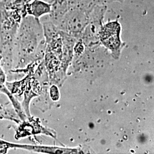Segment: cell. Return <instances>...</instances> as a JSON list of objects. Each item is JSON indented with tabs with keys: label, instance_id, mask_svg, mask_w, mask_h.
<instances>
[{
	"label": "cell",
	"instance_id": "cell-1",
	"mask_svg": "<svg viewBox=\"0 0 154 154\" xmlns=\"http://www.w3.org/2000/svg\"><path fill=\"white\" fill-rule=\"evenodd\" d=\"M42 23L46 48L43 62L50 84L61 86L74 55L77 39L62 32L49 18Z\"/></svg>",
	"mask_w": 154,
	"mask_h": 154
},
{
	"label": "cell",
	"instance_id": "cell-2",
	"mask_svg": "<svg viewBox=\"0 0 154 154\" xmlns=\"http://www.w3.org/2000/svg\"><path fill=\"white\" fill-rule=\"evenodd\" d=\"M46 48L44 30L40 20L27 16L22 18L16 40L14 71L25 68L30 63L43 60Z\"/></svg>",
	"mask_w": 154,
	"mask_h": 154
},
{
	"label": "cell",
	"instance_id": "cell-3",
	"mask_svg": "<svg viewBox=\"0 0 154 154\" xmlns=\"http://www.w3.org/2000/svg\"><path fill=\"white\" fill-rule=\"evenodd\" d=\"M23 15L0 0V54L1 66L8 76L16 63V40Z\"/></svg>",
	"mask_w": 154,
	"mask_h": 154
},
{
	"label": "cell",
	"instance_id": "cell-4",
	"mask_svg": "<svg viewBox=\"0 0 154 154\" xmlns=\"http://www.w3.org/2000/svg\"><path fill=\"white\" fill-rule=\"evenodd\" d=\"M121 24L116 20L103 23L98 33L100 44L102 45L115 58L120 57L125 43L121 39Z\"/></svg>",
	"mask_w": 154,
	"mask_h": 154
},
{
	"label": "cell",
	"instance_id": "cell-5",
	"mask_svg": "<svg viewBox=\"0 0 154 154\" xmlns=\"http://www.w3.org/2000/svg\"><path fill=\"white\" fill-rule=\"evenodd\" d=\"M88 22V13L82 9L74 8L66 11L54 24L60 30L79 39Z\"/></svg>",
	"mask_w": 154,
	"mask_h": 154
},
{
	"label": "cell",
	"instance_id": "cell-6",
	"mask_svg": "<svg viewBox=\"0 0 154 154\" xmlns=\"http://www.w3.org/2000/svg\"><path fill=\"white\" fill-rule=\"evenodd\" d=\"M9 146L10 149H21L39 154H81L90 153L88 151L79 147L72 148L56 146L18 144L12 142L9 143Z\"/></svg>",
	"mask_w": 154,
	"mask_h": 154
},
{
	"label": "cell",
	"instance_id": "cell-7",
	"mask_svg": "<svg viewBox=\"0 0 154 154\" xmlns=\"http://www.w3.org/2000/svg\"><path fill=\"white\" fill-rule=\"evenodd\" d=\"M35 134H44L53 138L56 137V134L53 130L44 126L39 119L32 116L18 123L15 134L17 140Z\"/></svg>",
	"mask_w": 154,
	"mask_h": 154
},
{
	"label": "cell",
	"instance_id": "cell-8",
	"mask_svg": "<svg viewBox=\"0 0 154 154\" xmlns=\"http://www.w3.org/2000/svg\"><path fill=\"white\" fill-rule=\"evenodd\" d=\"M51 9L50 3L42 0H32L26 4L24 7L25 17L30 16L40 20L42 17L49 15Z\"/></svg>",
	"mask_w": 154,
	"mask_h": 154
},
{
	"label": "cell",
	"instance_id": "cell-9",
	"mask_svg": "<svg viewBox=\"0 0 154 154\" xmlns=\"http://www.w3.org/2000/svg\"><path fill=\"white\" fill-rule=\"evenodd\" d=\"M0 119L11 121L17 124L21 122L11 103L5 105H0Z\"/></svg>",
	"mask_w": 154,
	"mask_h": 154
},
{
	"label": "cell",
	"instance_id": "cell-10",
	"mask_svg": "<svg viewBox=\"0 0 154 154\" xmlns=\"http://www.w3.org/2000/svg\"><path fill=\"white\" fill-rule=\"evenodd\" d=\"M50 98L53 101H57L60 98V91L57 85H51L49 88Z\"/></svg>",
	"mask_w": 154,
	"mask_h": 154
},
{
	"label": "cell",
	"instance_id": "cell-11",
	"mask_svg": "<svg viewBox=\"0 0 154 154\" xmlns=\"http://www.w3.org/2000/svg\"><path fill=\"white\" fill-rule=\"evenodd\" d=\"M8 142L6 140L0 139V153L5 154L9 149Z\"/></svg>",
	"mask_w": 154,
	"mask_h": 154
},
{
	"label": "cell",
	"instance_id": "cell-12",
	"mask_svg": "<svg viewBox=\"0 0 154 154\" xmlns=\"http://www.w3.org/2000/svg\"><path fill=\"white\" fill-rule=\"evenodd\" d=\"M125 0H107V2L110 3V2H121L122 3Z\"/></svg>",
	"mask_w": 154,
	"mask_h": 154
},
{
	"label": "cell",
	"instance_id": "cell-13",
	"mask_svg": "<svg viewBox=\"0 0 154 154\" xmlns=\"http://www.w3.org/2000/svg\"><path fill=\"white\" fill-rule=\"evenodd\" d=\"M3 2H4V3L6 4H10L11 2V1L12 0H2Z\"/></svg>",
	"mask_w": 154,
	"mask_h": 154
},
{
	"label": "cell",
	"instance_id": "cell-14",
	"mask_svg": "<svg viewBox=\"0 0 154 154\" xmlns=\"http://www.w3.org/2000/svg\"><path fill=\"white\" fill-rule=\"evenodd\" d=\"M1 60H2V57H1V54H0V63H1ZM0 65H1V64H0Z\"/></svg>",
	"mask_w": 154,
	"mask_h": 154
}]
</instances>
